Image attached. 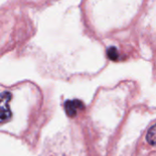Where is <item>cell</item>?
Masks as SVG:
<instances>
[{
	"instance_id": "1",
	"label": "cell",
	"mask_w": 156,
	"mask_h": 156,
	"mask_svg": "<svg viewBox=\"0 0 156 156\" xmlns=\"http://www.w3.org/2000/svg\"><path fill=\"white\" fill-rule=\"evenodd\" d=\"M11 98L12 94L8 91L0 93V124L6 122L11 118L12 113L8 105Z\"/></svg>"
},
{
	"instance_id": "4",
	"label": "cell",
	"mask_w": 156,
	"mask_h": 156,
	"mask_svg": "<svg viewBox=\"0 0 156 156\" xmlns=\"http://www.w3.org/2000/svg\"><path fill=\"white\" fill-rule=\"evenodd\" d=\"M107 55H108L109 58L112 60H117V58H119L118 50L115 47H111L107 51Z\"/></svg>"
},
{
	"instance_id": "2",
	"label": "cell",
	"mask_w": 156,
	"mask_h": 156,
	"mask_svg": "<svg viewBox=\"0 0 156 156\" xmlns=\"http://www.w3.org/2000/svg\"><path fill=\"white\" fill-rule=\"evenodd\" d=\"M84 109V104L82 101L79 100H73V101H67L65 103V111L69 117H75L77 115V112L79 110Z\"/></svg>"
},
{
	"instance_id": "3",
	"label": "cell",
	"mask_w": 156,
	"mask_h": 156,
	"mask_svg": "<svg viewBox=\"0 0 156 156\" xmlns=\"http://www.w3.org/2000/svg\"><path fill=\"white\" fill-rule=\"evenodd\" d=\"M146 140L151 145L155 144V125H153L149 129L147 135H146Z\"/></svg>"
}]
</instances>
